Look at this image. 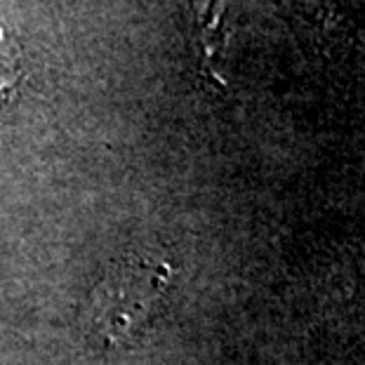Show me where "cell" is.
<instances>
[{"instance_id":"cell-2","label":"cell","mask_w":365,"mask_h":365,"mask_svg":"<svg viewBox=\"0 0 365 365\" xmlns=\"http://www.w3.org/2000/svg\"><path fill=\"white\" fill-rule=\"evenodd\" d=\"M24 78L21 50L17 41L0 24V102H12Z\"/></svg>"},{"instance_id":"cell-1","label":"cell","mask_w":365,"mask_h":365,"mask_svg":"<svg viewBox=\"0 0 365 365\" xmlns=\"http://www.w3.org/2000/svg\"><path fill=\"white\" fill-rule=\"evenodd\" d=\"M175 271L153 257L115 262L90 292L83 312L85 325L106 346H128L144 335L165 302Z\"/></svg>"}]
</instances>
